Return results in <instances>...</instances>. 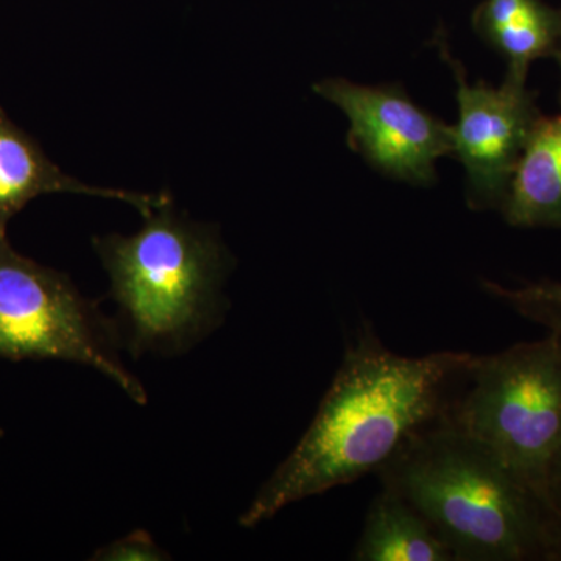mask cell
Listing matches in <instances>:
<instances>
[{"label":"cell","instance_id":"4fadbf2b","mask_svg":"<svg viewBox=\"0 0 561 561\" xmlns=\"http://www.w3.org/2000/svg\"><path fill=\"white\" fill-rule=\"evenodd\" d=\"M92 560L101 561H160L171 560L169 553L153 540L147 530L131 531L127 537L121 538L103 546L94 553Z\"/></svg>","mask_w":561,"mask_h":561},{"label":"cell","instance_id":"2e32d148","mask_svg":"<svg viewBox=\"0 0 561 561\" xmlns=\"http://www.w3.org/2000/svg\"><path fill=\"white\" fill-rule=\"evenodd\" d=\"M557 61L560 62V66H561V49H560V54H559V57H557ZM561 95V94H560Z\"/></svg>","mask_w":561,"mask_h":561},{"label":"cell","instance_id":"52a82bcc","mask_svg":"<svg viewBox=\"0 0 561 561\" xmlns=\"http://www.w3.org/2000/svg\"><path fill=\"white\" fill-rule=\"evenodd\" d=\"M440 54L457 83L459 119L453 125L454 153L467 172L472 209H500L541 111L527 83L505 79L501 87L468 83L463 66L440 39Z\"/></svg>","mask_w":561,"mask_h":561},{"label":"cell","instance_id":"7a4b0ae2","mask_svg":"<svg viewBox=\"0 0 561 561\" xmlns=\"http://www.w3.org/2000/svg\"><path fill=\"white\" fill-rule=\"evenodd\" d=\"M376 474L383 490L431 524L457 561H545L557 516L445 419L413 434Z\"/></svg>","mask_w":561,"mask_h":561},{"label":"cell","instance_id":"277c9868","mask_svg":"<svg viewBox=\"0 0 561 561\" xmlns=\"http://www.w3.org/2000/svg\"><path fill=\"white\" fill-rule=\"evenodd\" d=\"M443 419L549 507V468L561 448V339L548 332L541 341L476 356Z\"/></svg>","mask_w":561,"mask_h":561},{"label":"cell","instance_id":"8fae6325","mask_svg":"<svg viewBox=\"0 0 561 561\" xmlns=\"http://www.w3.org/2000/svg\"><path fill=\"white\" fill-rule=\"evenodd\" d=\"M351 560L457 561L411 504L389 490L375 497Z\"/></svg>","mask_w":561,"mask_h":561},{"label":"cell","instance_id":"5b68a950","mask_svg":"<svg viewBox=\"0 0 561 561\" xmlns=\"http://www.w3.org/2000/svg\"><path fill=\"white\" fill-rule=\"evenodd\" d=\"M116 323L61 272L18 253L0 238V360L88 365L142 405V383L121 359Z\"/></svg>","mask_w":561,"mask_h":561},{"label":"cell","instance_id":"9a60e30c","mask_svg":"<svg viewBox=\"0 0 561 561\" xmlns=\"http://www.w3.org/2000/svg\"><path fill=\"white\" fill-rule=\"evenodd\" d=\"M545 561H561V516L553 519L551 530H549Z\"/></svg>","mask_w":561,"mask_h":561},{"label":"cell","instance_id":"3957f363","mask_svg":"<svg viewBox=\"0 0 561 561\" xmlns=\"http://www.w3.org/2000/svg\"><path fill=\"white\" fill-rule=\"evenodd\" d=\"M108 272L122 348L175 356L208 337L227 311L228 254L209 228L181 219L171 203L131 236L94 241Z\"/></svg>","mask_w":561,"mask_h":561},{"label":"cell","instance_id":"30bf717a","mask_svg":"<svg viewBox=\"0 0 561 561\" xmlns=\"http://www.w3.org/2000/svg\"><path fill=\"white\" fill-rule=\"evenodd\" d=\"M501 214L513 228L561 230V110L535 124Z\"/></svg>","mask_w":561,"mask_h":561},{"label":"cell","instance_id":"ba28073f","mask_svg":"<svg viewBox=\"0 0 561 561\" xmlns=\"http://www.w3.org/2000/svg\"><path fill=\"white\" fill-rule=\"evenodd\" d=\"M83 194L116 198L135 206L144 217L171 203L168 195L95 187L72 179L46 157L0 106V238L10 220L35 198L47 194Z\"/></svg>","mask_w":561,"mask_h":561},{"label":"cell","instance_id":"6da1fadb","mask_svg":"<svg viewBox=\"0 0 561 561\" xmlns=\"http://www.w3.org/2000/svg\"><path fill=\"white\" fill-rule=\"evenodd\" d=\"M476 354L442 351L409 357L362 328L311 426L239 518L245 529L294 502L376 472L416 432L443 419L468 381Z\"/></svg>","mask_w":561,"mask_h":561},{"label":"cell","instance_id":"9c48e42d","mask_svg":"<svg viewBox=\"0 0 561 561\" xmlns=\"http://www.w3.org/2000/svg\"><path fill=\"white\" fill-rule=\"evenodd\" d=\"M474 31L507 61V77L527 83L531 62L559 57L561 10L541 0H483Z\"/></svg>","mask_w":561,"mask_h":561},{"label":"cell","instance_id":"7c38bea8","mask_svg":"<svg viewBox=\"0 0 561 561\" xmlns=\"http://www.w3.org/2000/svg\"><path fill=\"white\" fill-rule=\"evenodd\" d=\"M483 290L523 319L534 321L561 339V283L541 279L519 287L483 280Z\"/></svg>","mask_w":561,"mask_h":561},{"label":"cell","instance_id":"8992f818","mask_svg":"<svg viewBox=\"0 0 561 561\" xmlns=\"http://www.w3.org/2000/svg\"><path fill=\"white\" fill-rule=\"evenodd\" d=\"M313 92L348 119V146L389 179L426 187L437 180V162L453 157V125L427 113L400 84H357L324 79Z\"/></svg>","mask_w":561,"mask_h":561},{"label":"cell","instance_id":"5bb4252c","mask_svg":"<svg viewBox=\"0 0 561 561\" xmlns=\"http://www.w3.org/2000/svg\"><path fill=\"white\" fill-rule=\"evenodd\" d=\"M548 500L553 515L561 516V448L549 468Z\"/></svg>","mask_w":561,"mask_h":561}]
</instances>
